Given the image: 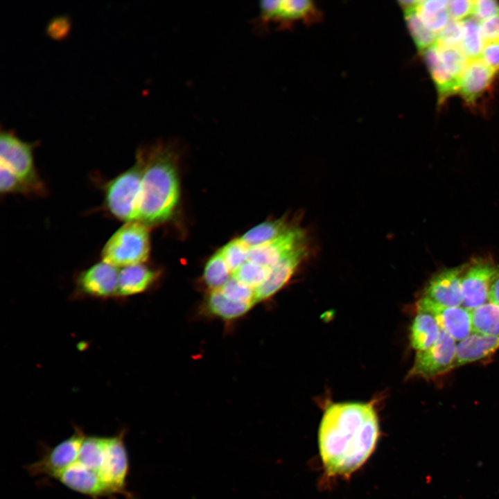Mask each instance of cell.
I'll use <instances>...</instances> for the list:
<instances>
[{"mask_svg": "<svg viewBox=\"0 0 499 499\" xmlns=\"http://www.w3.org/2000/svg\"><path fill=\"white\" fill-rule=\"evenodd\" d=\"M499 267L488 257H475L464 264L462 275V306L470 311L489 302Z\"/></svg>", "mask_w": 499, "mask_h": 499, "instance_id": "cell-7", "label": "cell"}, {"mask_svg": "<svg viewBox=\"0 0 499 499\" xmlns=\"http://www.w3.org/2000/svg\"><path fill=\"white\" fill-rule=\"evenodd\" d=\"M124 437L125 431H121L109 437L105 456L99 471L109 495L119 493L130 496L126 491L129 460Z\"/></svg>", "mask_w": 499, "mask_h": 499, "instance_id": "cell-9", "label": "cell"}, {"mask_svg": "<svg viewBox=\"0 0 499 499\" xmlns=\"http://www.w3.org/2000/svg\"><path fill=\"white\" fill-rule=\"evenodd\" d=\"M309 242L304 244L272 268L264 281L255 289L256 301L267 299L290 280L310 253Z\"/></svg>", "mask_w": 499, "mask_h": 499, "instance_id": "cell-14", "label": "cell"}, {"mask_svg": "<svg viewBox=\"0 0 499 499\" xmlns=\"http://www.w3.org/2000/svg\"><path fill=\"white\" fill-rule=\"evenodd\" d=\"M464 265L444 268L426 283L421 297L441 306H461L463 304L462 275Z\"/></svg>", "mask_w": 499, "mask_h": 499, "instance_id": "cell-13", "label": "cell"}, {"mask_svg": "<svg viewBox=\"0 0 499 499\" xmlns=\"http://www.w3.org/2000/svg\"><path fill=\"white\" fill-rule=\"evenodd\" d=\"M473 6V1H448L447 10L451 19L462 21L472 15Z\"/></svg>", "mask_w": 499, "mask_h": 499, "instance_id": "cell-37", "label": "cell"}, {"mask_svg": "<svg viewBox=\"0 0 499 499\" xmlns=\"http://www.w3.org/2000/svg\"><path fill=\"white\" fill-rule=\"evenodd\" d=\"M281 0L262 1L260 2L261 16L265 20L275 19Z\"/></svg>", "mask_w": 499, "mask_h": 499, "instance_id": "cell-40", "label": "cell"}, {"mask_svg": "<svg viewBox=\"0 0 499 499\" xmlns=\"http://www.w3.org/2000/svg\"><path fill=\"white\" fill-rule=\"evenodd\" d=\"M56 479L68 488L94 498L109 495L99 473L78 461L62 472Z\"/></svg>", "mask_w": 499, "mask_h": 499, "instance_id": "cell-16", "label": "cell"}, {"mask_svg": "<svg viewBox=\"0 0 499 499\" xmlns=\"http://www.w3.org/2000/svg\"><path fill=\"white\" fill-rule=\"evenodd\" d=\"M308 242L305 230L297 225L267 243L250 248L247 261L270 270Z\"/></svg>", "mask_w": 499, "mask_h": 499, "instance_id": "cell-12", "label": "cell"}, {"mask_svg": "<svg viewBox=\"0 0 499 499\" xmlns=\"http://www.w3.org/2000/svg\"><path fill=\"white\" fill-rule=\"evenodd\" d=\"M150 249L148 226L138 221L127 222L107 240L101 258L114 267L124 268L146 261Z\"/></svg>", "mask_w": 499, "mask_h": 499, "instance_id": "cell-4", "label": "cell"}, {"mask_svg": "<svg viewBox=\"0 0 499 499\" xmlns=\"http://www.w3.org/2000/svg\"><path fill=\"white\" fill-rule=\"evenodd\" d=\"M448 1H420L416 10L424 24L436 34L450 21Z\"/></svg>", "mask_w": 499, "mask_h": 499, "instance_id": "cell-23", "label": "cell"}, {"mask_svg": "<svg viewBox=\"0 0 499 499\" xmlns=\"http://www.w3.org/2000/svg\"><path fill=\"white\" fill-rule=\"evenodd\" d=\"M143 166V153L139 151L130 168L103 184V206L119 220L136 221Z\"/></svg>", "mask_w": 499, "mask_h": 499, "instance_id": "cell-3", "label": "cell"}, {"mask_svg": "<svg viewBox=\"0 0 499 499\" xmlns=\"http://www.w3.org/2000/svg\"><path fill=\"white\" fill-rule=\"evenodd\" d=\"M379 423L371 403H333L324 411L318 430V447L329 476H349L374 450Z\"/></svg>", "mask_w": 499, "mask_h": 499, "instance_id": "cell-1", "label": "cell"}, {"mask_svg": "<svg viewBox=\"0 0 499 499\" xmlns=\"http://www.w3.org/2000/svg\"><path fill=\"white\" fill-rule=\"evenodd\" d=\"M441 329L430 313L416 310V315L410 329V342L417 351L427 349L433 345L441 334Z\"/></svg>", "mask_w": 499, "mask_h": 499, "instance_id": "cell-20", "label": "cell"}, {"mask_svg": "<svg viewBox=\"0 0 499 499\" xmlns=\"http://www.w3.org/2000/svg\"><path fill=\"white\" fill-rule=\"evenodd\" d=\"M480 29L485 43L499 41V15L480 22Z\"/></svg>", "mask_w": 499, "mask_h": 499, "instance_id": "cell-39", "label": "cell"}, {"mask_svg": "<svg viewBox=\"0 0 499 499\" xmlns=\"http://www.w3.org/2000/svg\"><path fill=\"white\" fill-rule=\"evenodd\" d=\"M439 57L450 73L459 80L465 71L469 60L460 47H443L435 44Z\"/></svg>", "mask_w": 499, "mask_h": 499, "instance_id": "cell-29", "label": "cell"}, {"mask_svg": "<svg viewBox=\"0 0 499 499\" xmlns=\"http://www.w3.org/2000/svg\"><path fill=\"white\" fill-rule=\"evenodd\" d=\"M473 332L499 334V305L488 302L471 311Z\"/></svg>", "mask_w": 499, "mask_h": 499, "instance_id": "cell-27", "label": "cell"}, {"mask_svg": "<svg viewBox=\"0 0 499 499\" xmlns=\"http://www.w3.org/2000/svg\"><path fill=\"white\" fill-rule=\"evenodd\" d=\"M86 438L79 428L68 438L47 450L41 459L26 466L33 476H49L56 478L78 459L82 444Z\"/></svg>", "mask_w": 499, "mask_h": 499, "instance_id": "cell-8", "label": "cell"}, {"mask_svg": "<svg viewBox=\"0 0 499 499\" xmlns=\"http://www.w3.org/2000/svg\"><path fill=\"white\" fill-rule=\"evenodd\" d=\"M416 310L432 315L441 329L458 342L473 332L471 311L463 306H441L421 297L416 303Z\"/></svg>", "mask_w": 499, "mask_h": 499, "instance_id": "cell-11", "label": "cell"}, {"mask_svg": "<svg viewBox=\"0 0 499 499\" xmlns=\"http://www.w3.org/2000/svg\"><path fill=\"white\" fill-rule=\"evenodd\" d=\"M33 145L12 133L2 132L0 136L1 165L15 174L28 189L32 195H44L46 189L34 164Z\"/></svg>", "mask_w": 499, "mask_h": 499, "instance_id": "cell-5", "label": "cell"}, {"mask_svg": "<svg viewBox=\"0 0 499 499\" xmlns=\"http://www.w3.org/2000/svg\"><path fill=\"white\" fill-rule=\"evenodd\" d=\"M499 349V334L473 332L457 343L455 368L489 357Z\"/></svg>", "mask_w": 499, "mask_h": 499, "instance_id": "cell-17", "label": "cell"}, {"mask_svg": "<svg viewBox=\"0 0 499 499\" xmlns=\"http://www.w3.org/2000/svg\"><path fill=\"white\" fill-rule=\"evenodd\" d=\"M462 24L463 37L460 48L469 60L478 59L485 44L480 22L471 17L462 21Z\"/></svg>", "mask_w": 499, "mask_h": 499, "instance_id": "cell-25", "label": "cell"}, {"mask_svg": "<svg viewBox=\"0 0 499 499\" xmlns=\"http://www.w3.org/2000/svg\"><path fill=\"white\" fill-rule=\"evenodd\" d=\"M297 225L286 218L262 222L250 229L240 238L250 249L267 243Z\"/></svg>", "mask_w": 499, "mask_h": 499, "instance_id": "cell-21", "label": "cell"}, {"mask_svg": "<svg viewBox=\"0 0 499 499\" xmlns=\"http://www.w3.org/2000/svg\"><path fill=\"white\" fill-rule=\"evenodd\" d=\"M231 275L232 274L219 250L206 263L203 279L207 286L215 290L220 289Z\"/></svg>", "mask_w": 499, "mask_h": 499, "instance_id": "cell-28", "label": "cell"}, {"mask_svg": "<svg viewBox=\"0 0 499 499\" xmlns=\"http://www.w3.org/2000/svg\"><path fill=\"white\" fill-rule=\"evenodd\" d=\"M157 278V272L143 263L129 265L119 270V297H129L145 292Z\"/></svg>", "mask_w": 499, "mask_h": 499, "instance_id": "cell-18", "label": "cell"}, {"mask_svg": "<svg viewBox=\"0 0 499 499\" xmlns=\"http://www.w3.org/2000/svg\"><path fill=\"white\" fill-rule=\"evenodd\" d=\"M422 55L437 90L441 104L458 92L459 80L444 65L435 44L423 51Z\"/></svg>", "mask_w": 499, "mask_h": 499, "instance_id": "cell-19", "label": "cell"}, {"mask_svg": "<svg viewBox=\"0 0 499 499\" xmlns=\"http://www.w3.org/2000/svg\"><path fill=\"white\" fill-rule=\"evenodd\" d=\"M109 437L90 436L85 439L77 461L99 473L103 464Z\"/></svg>", "mask_w": 499, "mask_h": 499, "instance_id": "cell-24", "label": "cell"}, {"mask_svg": "<svg viewBox=\"0 0 499 499\" xmlns=\"http://www.w3.org/2000/svg\"><path fill=\"white\" fill-rule=\"evenodd\" d=\"M207 306L211 313L224 319H233L245 314L252 304L240 303L227 298L220 290H211Z\"/></svg>", "mask_w": 499, "mask_h": 499, "instance_id": "cell-22", "label": "cell"}, {"mask_svg": "<svg viewBox=\"0 0 499 499\" xmlns=\"http://www.w3.org/2000/svg\"><path fill=\"white\" fill-rule=\"evenodd\" d=\"M0 191L1 194L32 195L24 184L9 169L0 164Z\"/></svg>", "mask_w": 499, "mask_h": 499, "instance_id": "cell-35", "label": "cell"}, {"mask_svg": "<svg viewBox=\"0 0 499 499\" xmlns=\"http://www.w3.org/2000/svg\"><path fill=\"white\" fill-rule=\"evenodd\" d=\"M495 72L499 71V41L485 43L480 58Z\"/></svg>", "mask_w": 499, "mask_h": 499, "instance_id": "cell-38", "label": "cell"}, {"mask_svg": "<svg viewBox=\"0 0 499 499\" xmlns=\"http://www.w3.org/2000/svg\"><path fill=\"white\" fill-rule=\"evenodd\" d=\"M269 271L268 268L247 261L232 276L255 290L266 279Z\"/></svg>", "mask_w": 499, "mask_h": 499, "instance_id": "cell-33", "label": "cell"}, {"mask_svg": "<svg viewBox=\"0 0 499 499\" xmlns=\"http://www.w3.org/2000/svg\"><path fill=\"white\" fill-rule=\"evenodd\" d=\"M489 302L499 305V272L496 274L491 285Z\"/></svg>", "mask_w": 499, "mask_h": 499, "instance_id": "cell-41", "label": "cell"}, {"mask_svg": "<svg viewBox=\"0 0 499 499\" xmlns=\"http://www.w3.org/2000/svg\"><path fill=\"white\" fill-rule=\"evenodd\" d=\"M248 251L240 238L231 240L220 250L232 275L247 261Z\"/></svg>", "mask_w": 499, "mask_h": 499, "instance_id": "cell-30", "label": "cell"}, {"mask_svg": "<svg viewBox=\"0 0 499 499\" xmlns=\"http://www.w3.org/2000/svg\"><path fill=\"white\" fill-rule=\"evenodd\" d=\"M496 73L480 58L469 60L459 79L458 92L468 104H473L493 82Z\"/></svg>", "mask_w": 499, "mask_h": 499, "instance_id": "cell-15", "label": "cell"}, {"mask_svg": "<svg viewBox=\"0 0 499 499\" xmlns=\"http://www.w3.org/2000/svg\"><path fill=\"white\" fill-rule=\"evenodd\" d=\"M499 15V2L494 0L473 1L472 16L480 22Z\"/></svg>", "mask_w": 499, "mask_h": 499, "instance_id": "cell-36", "label": "cell"}, {"mask_svg": "<svg viewBox=\"0 0 499 499\" xmlns=\"http://www.w3.org/2000/svg\"><path fill=\"white\" fill-rule=\"evenodd\" d=\"M119 270L103 261L79 272L76 278L78 295L106 299L117 296Z\"/></svg>", "mask_w": 499, "mask_h": 499, "instance_id": "cell-10", "label": "cell"}, {"mask_svg": "<svg viewBox=\"0 0 499 499\" xmlns=\"http://www.w3.org/2000/svg\"><path fill=\"white\" fill-rule=\"evenodd\" d=\"M463 37L462 21L450 19L437 33L436 44L443 47H460Z\"/></svg>", "mask_w": 499, "mask_h": 499, "instance_id": "cell-34", "label": "cell"}, {"mask_svg": "<svg viewBox=\"0 0 499 499\" xmlns=\"http://www.w3.org/2000/svg\"><path fill=\"white\" fill-rule=\"evenodd\" d=\"M219 290L227 298L232 301L250 304L252 306L256 303L255 290L233 276Z\"/></svg>", "mask_w": 499, "mask_h": 499, "instance_id": "cell-31", "label": "cell"}, {"mask_svg": "<svg viewBox=\"0 0 499 499\" xmlns=\"http://www.w3.org/2000/svg\"><path fill=\"white\" fill-rule=\"evenodd\" d=\"M416 8L405 10V19L414 44L423 52L436 44L437 34L424 24Z\"/></svg>", "mask_w": 499, "mask_h": 499, "instance_id": "cell-26", "label": "cell"}, {"mask_svg": "<svg viewBox=\"0 0 499 499\" xmlns=\"http://www.w3.org/2000/svg\"><path fill=\"white\" fill-rule=\"evenodd\" d=\"M143 156L136 221L148 226L171 217L179 200L180 189L175 158L170 150L159 146Z\"/></svg>", "mask_w": 499, "mask_h": 499, "instance_id": "cell-2", "label": "cell"}, {"mask_svg": "<svg viewBox=\"0 0 499 499\" xmlns=\"http://www.w3.org/2000/svg\"><path fill=\"white\" fill-rule=\"evenodd\" d=\"M314 6L308 0H281L275 19L292 20L304 18L310 14Z\"/></svg>", "mask_w": 499, "mask_h": 499, "instance_id": "cell-32", "label": "cell"}, {"mask_svg": "<svg viewBox=\"0 0 499 499\" xmlns=\"http://www.w3.org/2000/svg\"><path fill=\"white\" fill-rule=\"evenodd\" d=\"M457 343L441 330L437 342L427 349L416 352L409 378L432 380L455 368Z\"/></svg>", "mask_w": 499, "mask_h": 499, "instance_id": "cell-6", "label": "cell"}]
</instances>
